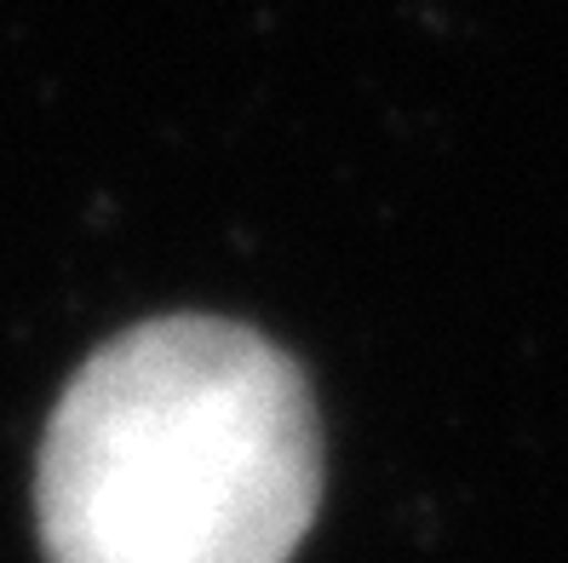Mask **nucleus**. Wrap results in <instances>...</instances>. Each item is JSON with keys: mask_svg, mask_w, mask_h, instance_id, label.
<instances>
[{"mask_svg": "<svg viewBox=\"0 0 568 563\" xmlns=\"http://www.w3.org/2000/svg\"><path fill=\"white\" fill-rule=\"evenodd\" d=\"M322 494L298 369L253 328L166 316L58 396L36 512L52 563H287Z\"/></svg>", "mask_w": 568, "mask_h": 563, "instance_id": "f257e3e1", "label": "nucleus"}]
</instances>
